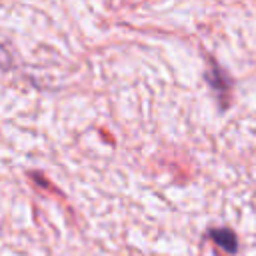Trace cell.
Segmentation results:
<instances>
[{
	"label": "cell",
	"mask_w": 256,
	"mask_h": 256,
	"mask_svg": "<svg viewBox=\"0 0 256 256\" xmlns=\"http://www.w3.org/2000/svg\"><path fill=\"white\" fill-rule=\"evenodd\" d=\"M210 236H212V240H214L218 246H222L226 252L234 254V252L238 250V240H236L234 232H230V230L224 228V230H212Z\"/></svg>",
	"instance_id": "cell-1"
}]
</instances>
